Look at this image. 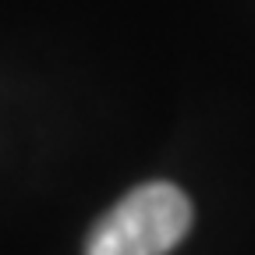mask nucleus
<instances>
[{
  "mask_svg": "<svg viewBox=\"0 0 255 255\" xmlns=\"http://www.w3.org/2000/svg\"><path fill=\"white\" fill-rule=\"evenodd\" d=\"M191 231V202L170 181L121 195L85 238V255H170Z\"/></svg>",
  "mask_w": 255,
  "mask_h": 255,
  "instance_id": "nucleus-1",
  "label": "nucleus"
}]
</instances>
